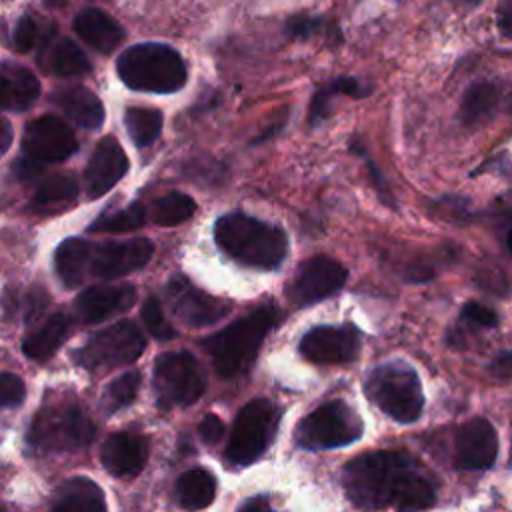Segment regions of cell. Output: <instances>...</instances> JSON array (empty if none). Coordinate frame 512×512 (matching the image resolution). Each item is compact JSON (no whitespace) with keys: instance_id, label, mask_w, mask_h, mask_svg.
Instances as JSON below:
<instances>
[{"instance_id":"20","label":"cell","mask_w":512,"mask_h":512,"mask_svg":"<svg viewBox=\"0 0 512 512\" xmlns=\"http://www.w3.org/2000/svg\"><path fill=\"white\" fill-rule=\"evenodd\" d=\"M38 96H40V82L32 74V70L8 60L2 62V68H0L2 110L24 112L36 102Z\"/></svg>"},{"instance_id":"4","label":"cell","mask_w":512,"mask_h":512,"mask_svg":"<svg viewBox=\"0 0 512 512\" xmlns=\"http://www.w3.org/2000/svg\"><path fill=\"white\" fill-rule=\"evenodd\" d=\"M120 80L140 92L170 94L186 84V64L168 44L144 42L124 50L116 60Z\"/></svg>"},{"instance_id":"27","label":"cell","mask_w":512,"mask_h":512,"mask_svg":"<svg viewBox=\"0 0 512 512\" xmlns=\"http://www.w3.org/2000/svg\"><path fill=\"white\" fill-rule=\"evenodd\" d=\"M176 496L184 510H202L214 502L216 478L206 468L186 470L176 482Z\"/></svg>"},{"instance_id":"16","label":"cell","mask_w":512,"mask_h":512,"mask_svg":"<svg viewBox=\"0 0 512 512\" xmlns=\"http://www.w3.org/2000/svg\"><path fill=\"white\" fill-rule=\"evenodd\" d=\"M498 434L486 418H472L456 432V466L486 470L496 462Z\"/></svg>"},{"instance_id":"45","label":"cell","mask_w":512,"mask_h":512,"mask_svg":"<svg viewBox=\"0 0 512 512\" xmlns=\"http://www.w3.org/2000/svg\"><path fill=\"white\" fill-rule=\"evenodd\" d=\"M0 132H2V136H0L2 152H8L10 142H12V124H10L6 118H2V128H0Z\"/></svg>"},{"instance_id":"13","label":"cell","mask_w":512,"mask_h":512,"mask_svg":"<svg viewBox=\"0 0 512 512\" xmlns=\"http://www.w3.org/2000/svg\"><path fill=\"white\" fill-rule=\"evenodd\" d=\"M164 292L176 318L192 328L214 324L230 312V304L226 300L202 292L182 274H174Z\"/></svg>"},{"instance_id":"8","label":"cell","mask_w":512,"mask_h":512,"mask_svg":"<svg viewBox=\"0 0 512 512\" xmlns=\"http://www.w3.org/2000/svg\"><path fill=\"white\" fill-rule=\"evenodd\" d=\"M360 416L342 400H330L296 426V442L308 450L340 448L356 442L362 436Z\"/></svg>"},{"instance_id":"19","label":"cell","mask_w":512,"mask_h":512,"mask_svg":"<svg viewBox=\"0 0 512 512\" xmlns=\"http://www.w3.org/2000/svg\"><path fill=\"white\" fill-rule=\"evenodd\" d=\"M148 458V442L134 432H116L106 438L100 450L104 468L114 476L138 474Z\"/></svg>"},{"instance_id":"3","label":"cell","mask_w":512,"mask_h":512,"mask_svg":"<svg viewBox=\"0 0 512 512\" xmlns=\"http://www.w3.org/2000/svg\"><path fill=\"white\" fill-rule=\"evenodd\" d=\"M280 320L282 312L274 304H266L204 340L202 346L210 354L216 372L224 378L244 372L258 356L266 334L278 326Z\"/></svg>"},{"instance_id":"1","label":"cell","mask_w":512,"mask_h":512,"mask_svg":"<svg viewBox=\"0 0 512 512\" xmlns=\"http://www.w3.org/2000/svg\"><path fill=\"white\" fill-rule=\"evenodd\" d=\"M342 482L348 500L368 512L382 508L420 512L436 500L432 482L406 452L398 450H378L350 460Z\"/></svg>"},{"instance_id":"7","label":"cell","mask_w":512,"mask_h":512,"mask_svg":"<svg viewBox=\"0 0 512 512\" xmlns=\"http://www.w3.org/2000/svg\"><path fill=\"white\" fill-rule=\"evenodd\" d=\"M146 348L138 326L120 320L104 330L94 332L80 348L74 350V362L90 372H102L134 362Z\"/></svg>"},{"instance_id":"15","label":"cell","mask_w":512,"mask_h":512,"mask_svg":"<svg viewBox=\"0 0 512 512\" xmlns=\"http://www.w3.org/2000/svg\"><path fill=\"white\" fill-rule=\"evenodd\" d=\"M360 348L358 330L344 326H318L304 334L300 352L306 360L316 364H344L356 358Z\"/></svg>"},{"instance_id":"35","label":"cell","mask_w":512,"mask_h":512,"mask_svg":"<svg viewBox=\"0 0 512 512\" xmlns=\"http://www.w3.org/2000/svg\"><path fill=\"white\" fill-rule=\"evenodd\" d=\"M54 34L48 32L46 26L40 24V20L32 14H24L16 24H14V30H12V46L18 50V52H28L32 50L34 46L42 44L52 38Z\"/></svg>"},{"instance_id":"31","label":"cell","mask_w":512,"mask_h":512,"mask_svg":"<svg viewBox=\"0 0 512 512\" xmlns=\"http://www.w3.org/2000/svg\"><path fill=\"white\" fill-rule=\"evenodd\" d=\"M370 92L368 86H362L356 78L350 76H340L336 80H332L330 84H326L324 88H320L310 104V124H318L322 122L328 114H330V100L336 94H346L352 98H364Z\"/></svg>"},{"instance_id":"39","label":"cell","mask_w":512,"mask_h":512,"mask_svg":"<svg viewBox=\"0 0 512 512\" xmlns=\"http://www.w3.org/2000/svg\"><path fill=\"white\" fill-rule=\"evenodd\" d=\"M462 320L476 324V326H484V328H492L498 322V316L494 310L478 304V302H468L462 308Z\"/></svg>"},{"instance_id":"38","label":"cell","mask_w":512,"mask_h":512,"mask_svg":"<svg viewBox=\"0 0 512 512\" xmlns=\"http://www.w3.org/2000/svg\"><path fill=\"white\" fill-rule=\"evenodd\" d=\"M322 28V18L312 14H296L286 24V34L292 38H310L314 32Z\"/></svg>"},{"instance_id":"28","label":"cell","mask_w":512,"mask_h":512,"mask_svg":"<svg viewBox=\"0 0 512 512\" xmlns=\"http://www.w3.org/2000/svg\"><path fill=\"white\" fill-rule=\"evenodd\" d=\"M78 196V184L68 174H52L44 178L34 196H32V208L40 212H58L66 210Z\"/></svg>"},{"instance_id":"41","label":"cell","mask_w":512,"mask_h":512,"mask_svg":"<svg viewBox=\"0 0 512 512\" xmlns=\"http://www.w3.org/2000/svg\"><path fill=\"white\" fill-rule=\"evenodd\" d=\"M42 172V164L40 162H36V160H32V158H22V160H18L16 164H14V174H16V178H20V180H28V178H34L36 174H40Z\"/></svg>"},{"instance_id":"47","label":"cell","mask_w":512,"mask_h":512,"mask_svg":"<svg viewBox=\"0 0 512 512\" xmlns=\"http://www.w3.org/2000/svg\"><path fill=\"white\" fill-rule=\"evenodd\" d=\"M510 104H512V100H510Z\"/></svg>"},{"instance_id":"30","label":"cell","mask_w":512,"mask_h":512,"mask_svg":"<svg viewBox=\"0 0 512 512\" xmlns=\"http://www.w3.org/2000/svg\"><path fill=\"white\" fill-rule=\"evenodd\" d=\"M498 106V88L490 82H478L470 86L462 98V120L468 126L486 122Z\"/></svg>"},{"instance_id":"24","label":"cell","mask_w":512,"mask_h":512,"mask_svg":"<svg viewBox=\"0 0 512 512\" xmlns=\"http://www.w3.org/2000/svg\"><path fill=\"white\" fill-rule=\"evenodd\" d=\"M50 512H106V500L92 480L72 478L58 488Z\"/></svg>"},{"instance_id":"40","label":"cell","mask_w":512,"mask_h":512,"mask_svg":"<svg viewBox=\"0 0 512 512\" xmlns=\"http://www.w3.org/2000/svg\"><path fill=\"white\" fill-rule=\"evenodd\" d=\"M198 434H200L202 442L216 444L224 434V424L216 414H206L198 424Z\"/></svg>"},{"instance_id":"33","label":"cell","mask_w":512,"mask_h":512,"mask_svg":"<svg viewBox=\"0 0 512 512\" xmlns=\"http://www.w3.org/2000/svg\"><path fill=\"white\" fill-rule=\"evenodd\" d=\"M146 216H148L146 208L138 202H132L130 206H126L118 212H106L100 218H96L88 226V232H112V234L128 232V230L140 228L144 224Z\"/></svg>"},{"instance_id":"10","label":"cell","mask_w":512,"mask_h":512,"mask_svg":"<svg viewBox=\"0 0 512 512\" xmlns=\"http://www.w3.org/2000/svg\"><path fill=\"white\" fill-rule=\"evenodd\" d=\"M94 424L78 406L42 410L28 430V442L40 450H76L94 438Z\"/></svg>"},{"instance_id":"21","label":"cell","mask_w":512,"mask_h":512,"mask_svg":"<svg viewBox=\"0 0 512 512\" xmlns=\"http://www.w3.org/2000/svg\"><path fill=\"white\" fill-rule=\"evenodd\" d=\"M74 32L94 50L108 54L112 52L122 40H124V30L122 26L108 16L100 8H82L74 16Z\"/></svg>"},{"instance_id":"26","label":"cell","mask_w":512,"mask_h":512,"mask_svg":"<svg viewBox=\"0 0 512 512\" xmlns=\"http://www.w3.org/2000/svg\"><path fill=\"white\" fill-rule=\"evenodd\" d=\"M88 248L90 242L80 238H68L64 240L56 252H54V270L58 280L66 288H76L80 282H84L86 266H88Z\"/></svg>"},{"instance_id":"44","label":"cell","mask_w":512,"mask_h":512,"mask_svg":"<svg viewBox=\"0 0 512 512\" xmlns=\"http://www.w3.org/2000/svg\"><path fill=\"white\" fill-rule=\"evenodd\" d=\"M238 512H274L264 498H252L238 508Z\"/></svg>"},{"instance_id":"6","label":"cell","mask_w":512,"mask_h":512,"mask_svg":"<svg viewBox=\"0 0 512 512\" xmlns=\"http://www.w3.org/2000/svg\"><path fill=\"white\" fill-rule=\"evenodd\" d=\"M280 420V410L266 398L246 402L232 426L224 456L230 464L248 466L258 460L272 442Z\"/></svg>"},{"instance_id":"32","label":"cell","mask_w":512,"mask_h":512,"mask_svg":"<svg viewBox=\"0 0 512 512\" xmlns=\"http://www.w3.org/2000/svg\"><path fill=\"white\" fill-rule=\"evenodd\" d=\"M196 210V202L184 192H168L150 208V220L158 226H174L188 220Z\"/></svg>"},{"instance_id":"22","label":"cell","mask_w":512,"mask_h":512,"mask_svg":"<svg viewBox=\"0 0 512 512\" xmlns=\"http://www.w3.org/2000/svg\"><path fill=\"white\" fill-rule=\"evenodd\" d=\"M50 100L80 128L96 130L104 122V106L100 98L84 86L60 88L52 92Z\"/></svg>"},{"instance_id":"17","label":"cell","mask_w":512,"mask_h":512,"mask_svg":"<svg viewBox=\"0 0 512 512\" xmlns=\"http://www.w3.org/2000/svg\"><path fill=\"white\" fill-rule=\"evenodd\" d=\"M128 170V158L120 146V142L112 136L102 138L96 148L92 150L84 182L88 198H100L104 196Z\"/></svg>"},{"instance_id":"25","label":"cell","mask_w":512,"mask_h":512,"mask_svg":"<svg viewBox=\"0 0 512 512\" xmlns=\"http://www.w3.org/2000/svg\"><path fill=\"white\" fill-rule=\"evenodd\" d=\"M70 332V318L62 312H56L44 320L42 326L32 330L24 340H22V352L26 358L42 362L50 358L60 344L66 340Z\"/></svg>"},{"instance_id":"11","label":"cell","mask_w":512,"mask_h":512,"mask_svg":"<svg viewBox=\"0 0 512 512\" xmlns=\"http://www.w3.org/2000/svg\"><path fill=\"white\" fill-rule=\"evenodd\" d=\"M152 252L154 244L148 238L108 240L100 244H90L86 276L112 280L132 274L148 264Z\"/></svg>"},{"instance_id":"42","label":"cell","mask_w":512,"mask_h":512,"mask_svg":"<svg viewBox=\"0 0 512 512\" xmlns=\"http://www.w3.org/2000/svg\"><path fill=\"white\" fill-rule=\"evenodd\" d=\"M498 28L506 38H512V0H506L498 6V16H496Z\"/></svg>"},{"instance_id":"37","label":"cell","mask_w":512,"mask_h":512,"mask_svg":"<svg viewBox=\"0 0 512 512\" xmlns=\"http://www.w3.org/2000/svg\"><path fill=\"white\" fill-rule=\"evenodd\" d=\"M26 396V386L20 376L12 372H2L0 376V404L2 408L20 406Z\"/></svg>"},{"instance_id":"12","label":"cell","mask_w":512,"mask_h":512,"mask_svg":"<svg viewBox=\"0 0 512 512\" xmlns=\"http://www.w3.org/2000/svg\"><path fill=\"white\" fill-rule=\"evenodd\" d=\"M346 276L348 272L340 262L328 256H312L298 266L294 278L286 284V296L296 306H310L336 294Z\"/></svg>"},{"instance_id":"23","label":"cell","mask_w":512,"mask_h":512,"mask_svg":"<svg viewBox=\"0 0 512 512\" xmlns=\"http://www.w3.org/2000/svg\"><path fill=\"white\" fill-rule=\"evenodd\" d=\"M42 70L56 76H82L90 70L88 56L68 38H48L38 56Z\"/></svg>"},{"instance_id":"29","label":"cell","mask_w":512,"mask_h":512,"mask_svg":"<svg viewBox=\"0 0 512 512\" xmlns=\"http://www.w3.org/2000/svg\"><path fill=\"white\" fill-rule=\"evenodd\" d=\"M164 116L158 108H142V106H130L124 112V126L130 136V140L142 148L150 146L162 132Z\"/></svg>"},{"instance_id":"9","label":"cell","mask_w":512,"mask_h":512,"mask_svg":"<svg viewBox=\"0 0 512 512\" xmlns=\"http://www.w3.org/2000/svg\"><path fill=\"white\" fill-rule=\"evenodd\" d=\"M152 384L158 406L168 410L194 404L206 388V376L190 352L176 350L156 358Z\"/></svg>"},{"instance_id":"2","label":"cell","mask_w":512,"mask_h":512,"mask_svg":"<svg viewBox=\"0 0 512 512\" xmlns=\"http://www.w3.org/2000/svg\"><path fill=\"white\" fill-rule=\"evenodd\" d=\"M214 240L232 260L262 270L280 266L288 252V240L280 228L240 212L216 220Z\"/></svg>"},{"instance_id":"14","label":"cell","mask_w":512,"mask_h":512,"mask_svg":"<svg viewBox=\"0 0 512 512\" xmlns=\"http://www.w3.org/2000/svg\"><path fill=\"white\" fill-rule=\"evenodd\" d=\"M78 148L74 132L56 116H40L28 122L22 136V150L28 158L46 164L62 162Z\"/></svg>"},{"instance_id":"36","label":"cell","mask_w":512,"mask_h":512,"mask_svg":"<svg viewBox=\"0 0 512 512\" xmlns=\"http://www.w3.org/2000/svg\"><path fill=\"white\" fill-rule=\"evenodd\" d=\"M142 320L146 330L150 332V336H154L156 340H172L176 336V330L170 326V322L166 320L162 306L158 302V298L148 296L144 306H142Z\"/></svg>"},{"instance_id":"5","label":"cell","mask_w":512,"mask_h":512,"mask_svg":"<svg viewBox=\"0 0 512 512\" xmlns=\"http://www.w3.org/2000/svg\"><path fill=\"white\" fill-rule=\"evenodd\" d=\"M364 392L372 404L400 424L416 422L424 408L420 378L414 368L404 362L376 366L366 376Z\"/></svg>"},{"instance_id":"18","label":"cell","mask_w":512,"mask_h":512,"mask_svg":"<svg viewBox=\"0 0 512 512\" xmlns=\"http://www.w3.org/2000/svg\"><path fill=\"white\" fill-rule=\"evenodd\" d=\"M136 302V288L122 286H90L76 296L74 308L80 320L94 324L126 312Z\"/></svg>"},{"instance_id":"34","label":"cell","mask_w":512,"mask_h":512,"mask_svg":"<svg viewBox=\"0 0 512 512\" xmlns=\"http://www.w3.org/2000/svg\"><path fill=\"white\" fill-rule=\"evenodd\" d=\"M140 386V374L136 370L124 372L118 378H114L106 390H104V408L106 412H116L128 404L134 402Z\"/></svg>"},{"instance_id":"43","label":"cell","mask_w":512,"mask_h":512,"mask_svg":"<svg viewBox=\"0 0 512 512\" xmlns=\"http://www.w3.org/2000/svg\"><path fill=\"white\" fill-rule=\"evenodd\" d=\"M492 370H494L498 376H502V378L512 376V350L500 354V356L494 360Z\"/></svg>"},{"instance_id":"46","label":"cell","mask_w":512,"mask_h":512,"mask_svg":"<svg viewBox=\"0 0 512 512\" xmlns=\"http://www.w3.org/2000/svg\"><path fill=\"white\" fill-rule=\"evenodd\" d=\"M506 244H508V250L512 252V230H510V234H508V238H506Z\"/></svg>"}]
</instances>
